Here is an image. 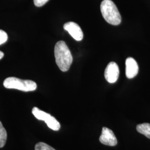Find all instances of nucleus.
<instances>
[{
	"label": "nucleus",
	"mask_w": 150,
	"mask_h": 150,
	"mask_svg": "<svg viewBox=\"0 0 150 150\" xmlns=\"http://www.w3.org/2000/svg\"><path fill=\"white\" fill-rule=\"evenodd\" d=\"M54 57L56 64L61 71L66 72L69 70L73 58L69 48L64 41H60L56 44Z\"/></svg>",
	"instance_id": "1"
},
{
	"label": "nucleus",
	"mask_w": 150,
	"mask_h": 150,
	"mask_svg": "<svg viewBox=\"0 0 150 150\" xmlns=\"http://www.w3.org/2000/svg\"><path fill=\"white\" fill-rule=\"evenodd\" d=\"M100 8L103 17L108 23L115 26L121 23V16L117 6L111 0H103Z\"/></svg>",
	"instance_id": "2"
},
{
	"label": "nucleus",
	"mask_w": 150,
	"mask_h": 150,
	"mask_svg": "<svg viewBox=\"0 0 150 150\" xmlns=\"http://www.w3.org/2000/svg\"><path fill=\"white\" fill-rule=\"evenodd\" d=\"M4 86L6 88L17 89L24 92L35 91L37 88V84L31 80H23L15 77L6 79L4 82Z\"/></svg>",
	"instance_id": "3"
},
{
	"label": "nucleus",
	"mask_w": 150,
	"mask_h": 150,
	"mask_svg": "<svg viewBox=\"0 0 150 150\" xmlns=\"http://www.w3.org/2000/svg\"><path fill=\"white\" fill-rule=\"evenodd\" d=\"M32 113L38 120L45 121L50 129L54 131H59L60 129L61 126L59 121L49 113L42 111L36 107L32 108Z\"/></svg>",
	"instance_id": "4"
},
{
	"label": "nucleus",
	"mask_w": 150,
	"mask_h": 150,
	"mask_svg": "<svg viewBox=\"0 0 150 150\" xmlns=\"http://www.w3.org/2000/svg\"><path fill=\"white\" fill-rule=\"evenodd\" d=\"M119 74L120 71L117 64L114 62H111L107 64L105 71V77L108 82L113 83L118 80Z\"/></svg>",
	"instance_id": "5"
},
{
	"label": "nucleus",
	"mask_w": 150,
	"mask_h": 150,
	"mask_svg": "<svg viewBox=\"0 0 150 150\" xmlns=\"http://www.w3.org/2000/svg\"><path fill=\"white\" fill-rule=\"evenodd\" d=\"M99 140L102 144L110 146H115L117 144V140L112 131L105 127L102 128Z\"/></svg>",
	"instance_id": "6"
},
{
	"label": "nucleus",
	"mask_w": 150,
	"mask_h": 150,
	"mask_svg": "<svg viewBox=\"0 0 150 150\" xmlns=\"http://www.w3.org/2000/svg\"><path fill=\"white\" fill-rule=\"evenodd\" d=\"M64 30L69 33L70 35L77 41H80L83 38V32L78 24L74 22H67L64 25Z\"/></svg>",
	"instance_id": "7"
},
{
	"label": "nucleus",
	"mask_w": 150,
	"mask_h": 150,
	"mask_svg": "<svg viewBox=\"0 0 150 150\" xmlns=\"http://www.w3.org/2000/svg\"><path fill=\"white\" fill-rule=\"evenodd\" d=\"M126 76L128 79H132L139 72V66L136 60L129 57L126 60Z\"/></svg>",
	"instance_id": "8"
},
{
	"label": "nucleus",
	"mask_w": 150,
	"mask_h": 150,
	"mask_svg": "<svg viewBox=\"0 0 150 150\" xmlns=\"http://www.w3.org/2000/svg\"><path fill=\"white\" fill-rule=\"evenodd\" d=\"M137 131L141 134L150 139V123H144L139 124L136 127Z\"/></svg>",
	"instance_id": "9"
},
{
	"label": "nucleus",
	"mask_w": 150,
	"mask_h": 150,
	"mask_svg": "<svg viewBox=\"0 0 150 150\" xmlns=\"http://www.w3.org/2000/svg\"><path fill=\"white\" fill-rule=\"evenodd\" d=\"M7 138V134L6 129L0 121V148L3 147L6 144Z\"/></svg>",
	"instance_id": "10"
},
{
	"label": "nucleus",
	"mask_w": 150,
	"mask_h": 150,
	"mask_svg": "<svg viewBox=\"0 0 150 150\" xmlns=\"http://www.w3.org/2000/svg\"><path fill=\"white\" fill-rule=\"evenodd\" d=\"M35 150H55L53 147L50 146L44 143V142H38L35 145Z\"/></svg>",
	"instance_id": "11"
},
{
	"label": "nucleus",
	"mask_w": 150,
	"mask_h": 150,
	"mask_svg": "<svg viewBox=\"0 0 150 150\" xmlns=\"http://www.w3.org/2000/svg\"><path fill=\"white\" fill-rule=\"evenodd\" d=\"M7 40L8 35L7 33L2 30H0V45L5 43Z\"/></svg>",
	"instance_id": "12"
},
{
	"label": "nucleus",
	"mask_w": 150,
	"mask_h": 150,
	"mask_svg": "<svg viewBox=\"0 0 150 150\" xmlns=\"http://www.w3.org/2000/svg\"><path fill=\"white\" fill-rule=\"evenodd\" d=\"M49 0H33L35 5L37 7H41L45 5Z\"/></svg>",
	"instance_id": "13"
},
{
	"label": "nucleus",
	"mask_w": 150,
	"mask_h": 150,
	"mask_svg": "<svg viewBox=\"0 0 150 150\" xmlns=\"http://www.w3.org/2000/svg\"><path fill=\"white\" fill-rule=\"evenodd\" d=\"M4 54L2 51H0V59H2L4 57Z\"/></svg>",
	"instance_id": "14"
}]
</instances>
